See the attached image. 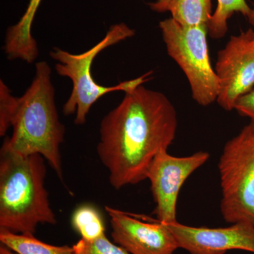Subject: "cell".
Returning <instances> with one entry per match:
<instances>
[{
	"label": "cell",
	"instance_id": "4",
	"mask_svg": "<svg viewBox=\"0 0 254 254\" xmlns=\"http://www.w3.org/2000/svg\"><path fill=\"white\" fill-rule=\"evenodd\" d=\"M134 35V30L128 25L119 23L110 26L99 43L81 54H72L60 48H54L50 52V57L58 62L55 65L57 73L60 76L69 78L72 82V91L64 105L63 111L66 116L76 115L75 125H84L91 107L107 93L115 91L125 93L149 81L152 71L113 86H102L95 82L92 76V64L98 55L106 48Z\"/></svg>",
	"mask_w": 254,
	"mask_h": 254
},
{
	"label": "cell",
	"instance_id": "2",
	"mask_svg": "<svg viewBox=\"0 0 254 254\" xmlns=\"http://www.w3.org/2000/svg\"><path fill=\"white\" fill-rule=\"evenodd\" d=\"M51 73L46 62L36 64L31 86L18 98L11 136L4 140L1 148L18 155H41L63 182L60 146L65 127L57 110Z\"/></svg>",
	"mask_w": 254,
	"mask_h": 254
},
{
	"label": "cell",
	"instance_id": "18",
	"mask_svg": "<svg viewBox=\"0 0 254 254\" xmlns=\"http://www.w3.org/2000/svg\"><path fill=\"white\" fill-rule=\"evenodd\" d=\"M234 110L242 116L250 119V123L254 124V86L237 100Z\"/></svg>",
	"mask_w": 254,
	"mask_h": 254
},
{
	"label": "cell",
	"instance_id": "6",
	"mask_svg": "<svg viewBox=\"0 0 254 254\" xmlns=\"http://www.w3.org/2000/svg\"><path fill=\"white\" fill-rule=\"evenodd\" d=\"M159 27L169 56L188 80L193 99L203 107L217 101L219 82L210 63L208 26H183L170 18L160 21Z\"/></svg>",
	"mask_w": 254,
	"mask_h": 254
},
{
	"label": "cell",
	"instance_id": "21",
	"mask_svg": "<svg viewBox=\"0 0 254 254\" xmlns=\"http://www.w3.org/2000/svg\"><path fill=\"white\" fill-rule=\"evenodd\" d=\"M247 18H248L249 22H250V24L254 26V6L252 9V12H251L250 16Z\"/></svg>",
	"mask_w": 254,
	"mask_h": 254
},
{
	"label": "cell",
	"instance_id": "13",
	"mask_svg": "<svg viewBox=\"0 0 254 254\" xmlns=\"http://www.w3.org/2000/svg\"><path fill=\"white\" fill-rule=\"evenodd\" d=\"M169 12L183 26H208L213 14L211 0H174Z\"/></svg>",
	"mask_w": 254,
	"mask_h": 254
},
{
	"label": "cell",
	"instance_id": "14",
	"mask_svg": "<svg viewBox=\"0 0 254 254\" xmlns=\"http://www.w3.org/2000/svg\"><path fill=\"white\" fill-rule=\"evenodd\" d=\"M71 224L82 240L93 241L105 235L104 220L94 205H79L71 215Z\"/></svg>",
	"mask_w": 254,
	"mask_h": 254
},
{
	"label": "cell",
	"instance_id": "22",
	"mask_svg": "<svg viewBox=\"0 0 254 254\" xmlns=\"http://www.w3.org/2000/svg\"></svg>",
	"mask_w": 254,
	"mask_h": 254
},
{
	"label": "cell",
	"instance_id": "9",
	"mask_svg": "<svg viewBox=\"0 0 254 254\" xmlns=\"http://www.w3.org/2000/svg\"><path fill=\"white\" fill-rule=\"evenodd\" d=\"M113 242L130 254H174L176 239L165 224L145 215L105 207Z\"/></svg>",
	"mask_w": 254,
	"mask_h": 254
},
{
	"label": "cell",
	"instance_id": "5",
	"mask_svg": "<svg viewBox=\"0 0 254 254\" xmlns=\"http://www.w3.org/2000/svg\"><path fill=\"white\" fill-rule=\"evenodd\" d=\"M220 210L227 223L254 225V124L250 123L224 146L218 163Z\"/></svg>",
	"mask_w": 254,
	"mask_h": 254
},
{
	"label": "cell",
	"instance_id": "12",
	"mask_svg": "<svg viewBox=\"0 0 254 254\" xmlns=\"http://www.w3.org/2000/svg\"><path fill=\"white\" fill-rule=\"evenodd\" d=\"M0 242L17 254H73L72 247L49 245L34 235L14 233L0 230Z\"/></svg>",
	"mask_w": 254,
	"mask_h": 254
},
{
	"label": "cell",
	"instance_id": "19",
	"mask_svg": "<svg viewBox=\"0 0 254 254\" xmlns=\"http://www.w3.org/2000/svg\"><path fill=\"white\" fill-rule=\"evenodd\" d=\"M174 0H156L154 2L149 3L150 9L156 12L163 13L170 11Z\"/></svg>",
	"mask_w": 254,
	"mask_h": 254
},
{
	"label": "cell",
	"instance_id": "15",
	"mask_svg": "<svg viewBox=\"0 0 254 254\" xmlns=\"http://www.w3.org/2000/svg\"><path fill=\"white\" fill-rule=\"evenodd\" d=\"M216 9L208 25L209 36L213 39H221L228 29V20L235 13H240L248 18L252 9L247 0H217Z\"/></svg>",
	"mask_w": 254,
	"mask_h": 254
},
{
	"label": "cell",
	"instance_id": "3",
	"mask_svg": "<svg viewBox=\"0 0 254 254\" xmlns=\"http://www.w3.org/2000/svg\"><path fill=\"white\" fill-rule=\"evenodd\" d=\"M46 159L0 151V230L34 235L40 224L56 225L45 186Z\"/></svg>",
	"mask_w": 254,
	"mask_h": 254
},
{
	"label": "cell",
	"instance_id": "1",
	"mask_svg": "<svg viewBox=\"0 0 254 254\" xmlns=\"http://www.w3.org/2000/svg\"><path fill=\"white\" fill-rule=\"evenodd\" d=\"M102 120L97 153L115 190L146 180L155 157L176 136V109L164 93L143 84L125 92Z\"/></svg>",
	"mask_w": 254,
	"mask_h": 254
},
{
	"label": "cell",
	"instance_id": "16",
	"mask_svg": "<svg viewBox=\"0 0 254 254\" xmlns=\"http://www.w3.org/2000/svg\"><path fill=\"white\" fill-rule=\"evenodd\" d=\"M72 247L73 254H130L123 247L110 242L106 235L93 241L81 239Z\"/></svg>",
	"mask_w": 254,
	"mask_h": 254
},
{
	"label": "cell",
	"instance_id": "10",
	"mask_svg": "<svg viewBox=\"0 0 254 254\" xmlns=\"http://www.w3.org/2000/svg\"><path fill=\"white\" fill-rule=\"evenodd\" d=\"M165 225L176 239L179 248L190 254H225L232 250L254 254V225L248 222L218 228L187 226L178 222Z\"/></svg>",
	"mask_w": 254,
	"mask_h": 254
},
{
	"label": "cell",
	"instance_id": "8",
	"mask_svg": "<svg viewBox=\"0 0 254 254\" xmlns=\"http://www.w3.org/2000/svg\"><path fill=\"white\" fill-rule=\"evenodd\" d=\"M254 31L232 36L218 52L215 71L219 82L217 103L232 111L237 100L254 86Z\"/></svg>",
	"mask_w": 254,
	"mask_h": 254
},
{
	"label": "cell",
	"instance_id": "7",
	"mask_svg": "<svg viewBox=\"0 0 254 254\" xmlns=\"http://www.w3.org/2000/svg\"><path fill=\"white\" fill-rule=\"evenodd\" d=\"M208 152L198 151L185 157L169 154L168 150L160 151L150 164L146 180L155 203L157 220L165 224L177 220V203L185 182L195 171L208 161Z\"/></svg>",
	"mask_w": 254,
	"mask_h": 254
},
{
	"label": "cell",
	"instance_id": "20",
	"mask_svg": "<svg viewBox=\"0 0 254 254\" xmlns=\"http://www.w3.org/2000/svg\"><path fill=\"white\" fill-rule=\"evenodd\" d=\"M0 254H17L15 253V252H13L10 250V249L6 247V246L1 245L0 246Z\"/></svg>",
	"mask_w": 254,
	"mask_h": 254
},
{
	"label": "cell",
	"instance_id": "17",
	"mask_svg": "<svg viewBox=\"0 0 254 254\" xmlns=\"http://www.w3.org/2000/svg\"><path fill=\"white\" fill-rule=\"evenodd\" d=\"M18 104V98L11 94L9 87L0 80V136H4L11 127Z\"/></svg>",
	"mask_w": 254,
	"mask_h": 254
},
{
	"label": "cell",
	"instance_id": "11",
	"mask_svg": "<svg viewBox=\"0 0 254 254\" xmlns=\"http://www.w3.org/2000/svg\"><path fill=\"white\" fill-rule=\"evenodd\" d=\"M42 0H29L24 14L14 26L8 28L4 50L8 59L32 63L38 58V43L32 36V25Z\"/></svg>",
	"mask_w": 254,
	"mask_h": 254
}]
</instances>
